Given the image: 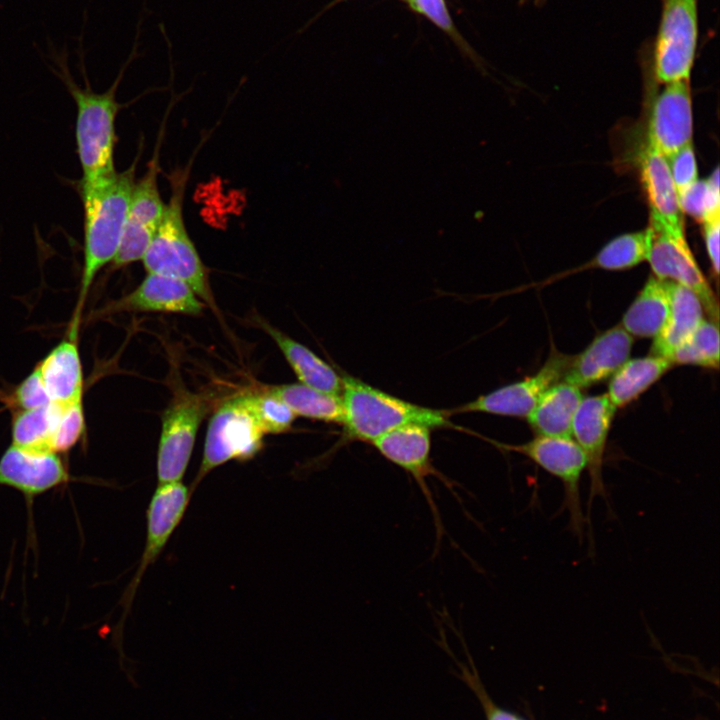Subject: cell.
I'll return each mask as SVG.
<instances>
[{
    "mask_svg": "<svg viewBox=\"0 0 720 720\" xmlns=\"http://www.w3.org/2000/svg\"><path fill=\"white\" fill-rule=\"evenodd\" d=\"M706 251L715 275L719 273L720 219L703 223Z\"/></svg>",
    "mask_w": 720,
    "mask_h": 720,
    "instance_id": "37",
    "label": "cell"
},
{
    "mask_svg": "<svg viewBox=\"0 0 720 720\" xmlns=\"http://www.w3.org/2000/svg\"><path fill=\"white\" fill-rule=\"evenodd\" d=\"M670 306L667 319L653 338L650 354L671 361L674 352L691 336L704 319V308L690 289L668 281Z\"/></svg>",
    "mask_w": 720,
    "mask_h": 720,
    "instance_id": "21",
    "label": "cell"
},
{
    "mask_svg": "<svg viewBox=\"0 0 720 720\" xmlns=\"http://www.w3.org/2000/svg\"><path fill=\"white\" fill-rule=\"evenodd\" d=\"M189 499V489L181 481L158 484L147 509L144 551L138 569L122 598L125 611L133 600L144 572L161 554L181 522Z\"/></svg>",
    "mask_w": 720,
    "mask_h": 720,
    "instance_id": "13",
    "label": "cell"
},
{
    "mask_svg": "<svg viewBox=\"0 0 720 720\" xmlns=\"http://www.w3.org/2000/svg\"><path fill=\"white\" fill-rule=\"evenodd\" d=\"M138 157L122 172L80 181L84 210V257L80 290L72 326L78 330L82 309L91 285L99 271L112 263L120 246L131 193L135 184Z\"/></svg>",
    "mask_w": 720,
    "mask_h": 720,
    "instance_id": "1",
    "label": "cell"
},
{
    "mask_svg": "<svg viewBox=\"0 0 720 720\" xmlns=\"http://www.w3.org/2000/svg\"><path fill=\"white\" fill-rule=\"evenodd\" d=\"M344 1H348V0H334V1L331 2L324 10H326L328 7H332L333 5L338 4V3H340V2H344ZM324 10H323V11H324ZM323 11H322V12H323Z\"/></svg>",
    "mask_w": 720,
    "mask_h": 720,
    "instance_id": "38",
    "label": "cell"
},
{
    "mask_svg": "<svg viewBox=\"0 0 720 720\" xmlns=\"http://www.w3.org/2000/svg\"><path fill=\"white\" fill-rule=\"evenodd\" d=\"M640 172L650 208V227L684 234L683 212L666 157L646 146L640 158Z\"/></svg>",
    "mask_w": 720,
    "mask_h": 720,
    "instance_id": "18",
    "label": "cell"
},
{
    "mask_svg": "<svg viewBox=\"0 0 720 720\" xmlns=\"http://www.w3.org/2000/svg\"><path fill=\"white\" fill-rule=\"evenodd\" d=\"M52 403L67 406L82 401L84 376L78 332L55 346L36 366Z\"/></svg>",
    "mask_w": 720,
    "mask_h": 720,
    "instance_id": "19",
    "label": "cell"
},
{
    "mask_svg": "<svg viewBox=\"0 0 720 720\" xmlns=\"http://www.w3.org/2000/svg\"><path fill=\"white\" fill-rule=\"evenodd\" d=\"M248 399L265 434H280L290 430L297 416L279 397L263 388L257 392H248Z\"/></svg>",
    "mask_w": 720,
    "mask_h": 720,
    "instance_id": "31",
    "label": "cell"
},
{
    "mask_svg": "<svg viewBox=\"0 0 720 720\" xmlns=\"http://www.w3.org/2000/svg\"><path fill=\"white\" fill-rule=\"evenodd\" d=\"M617 408L607 394L588 396L582 399L574 415L571 437L586 457L589 474V493L586 518L589 526V552L594 551L592 532V507L596 498L606 503L612 513L609 495L603 479V463L609 431Z\"/></svg>",
    "mask_w": 720,
    "mask_h": 720,
    "instance_id": "9",
    "label": "cell"
},
{
    "mask_svg": "<svg viewBox=\"0 0 720 720\" xmlns=\"http://www.w3.org/2000/svg\"><path fill=\"white\" fill-rule=\"evenodd\" d=\"M461 678L467 683L471 690L475 693L479 699L486 716V720H518L519 717L511 711H508L497 704L487 694L484 686L482 685L479 677L474 671L473 673L468 670L465 666L460 665Z\"/></svg>",
    "mask_w": 720,
    "mask_h": 720,
    "instance_id": "36",
    "label": "cell"
},
{
    "mask_svg": "<svg viewBox=\"0 0 720 720\" xmlns=\"http://www.w3.org/2000/svg\"><path fill=\"white\" fill-rule=\"evenodd\" d=\"M140 22L137 25L136 41L128 61L114 84L104 93H95L89 87L82 89L70 78L63 77L76 107V143L82 168V181H94L116 171L114 147L116 142L115 120L120 108L116 100V89L123 72L137 56Z\"/></svg>",
    "mask_w": 720,
    "mask_h": 720,
    "instance_id": "4",
    "label": "cell"
},
{
    "mask_svg": "<svg viewBox=\"0 0 720 720\" xmlns=\"http://www.w3.org/2000/svg\"><path fill=\"white\" fill-rule=\"evenodd\" d=\"M518 720H525V719H523V718L519 717V719H518Z\"/></svg>",
    "mask_w": 720,
    "mask_h": 720,
    "instance_id": "39",
    "label": "cell"
},
{
    "mask_svg": "<svg viewBox=\"0 0 720 720\" xmlns=\"http://www.w3.org/2000/svg\"><path fill=\"white\" fill-rule=\"evenodd\" d=\"M499 447L520 453L545 472L558 479L563 486L560 511L568 515L567 529L579 543L589 537V526L583 510L580 482L586 469V457L572 437L536 435L518 445L499 444Z\"/></svg>",
    "mask_w": 720,
    "mask_h": 720,
    "instance_id": "6",
    "label": "cell"
},
{
    "mask_svg": "<svg viewBox=\"0 0 720 720\" xmlns=\"http://www.w3.org/2000/svg\"><path fill=\"white\" fill-rule=\"evenodd\" d=\"M265 435L251 409L248 393L225 400L210 419L194 485L230 460L253 458L262 449Z\"/></svg>",
    "mask_w": 720,
    "mask_h": 720,
    "instance_id": "5",
    "label": "cell"
},
{
    "mask_svg": "<svg viewBox=\"0 0 720 720\" xmlns=\"http://www.w3.org/2000/svg\"><path fill=\"white\" fill-rule=\"evenodd\" d=\"M571 356L553 350L543 366L532 376L500 387L455 412H482L501 416L527 417L541 396L563 380Z\"/></svg>",
    "mask_w": 720,
    "mask_h": 720,
    "instance_id": "11",
    "label": "cell"
},
{
    "mask_svg": "<svg viewBox=\"0 0 720 720\" xmlns=\"http://www.w3.org/2000/svg\"><path fill=\"white\" fill-rule=\"evenodd\" d=\"M346 440L373 442L407 424L449 427L448 412L419 406L341 373Z\"/></svg>",
    "mask_w": 720,
    "mask_h": 720,
    "instance_id": "3",
    "label": "cell"
},
{
    "mask_svg": "<svg viewBox=\"0 0 720 720\" xmlns=\"http://www.w3.org/2000/svg\"><path fill=\"white\" fill-rule=\"evenodd\" d=\"M51 403L37 368L15 388L8 404L16 411L29 410Z\"/></svg>",
    "mask_w": 720,
    "mask_h": 720,
    "instance_id": "34",
    "label": "cell"
},
{
    "mask_svg": "<svg viewBox=\"0 0 720 720\" xmlns=\"http://www.w3.org/2000/svg\"><path fill=\"white\" fill-rule=\"evenodd\" d=\"M668 281L650 276L622 317L620 325L632 337L654 338L669 312Z\"/></svg>",
    "mask_w": 720,
    "mask_h": 720,
    "instance_id": "24",
    "label": "cell"
},
{
    "mask_svg": "<svg viewBox=\"0 0 720 720\" xmlns=\"http://www.w3.org/2000/svg\"><path fill=\"white\" fill-rule=\"evenodd\" d=\"M70 481L68 468L59 454L28 451L11 444L0 457V486L20 492L27 505Z\"/></svg>",
    "mask_w": 720,
    "mask_h": 720,
    "instance_id": "14",
    "label": "cell"
},
{
    "mask_svg": "<svg viewBox=\"0 0 720 720\" xmlns=\"http://www.w3.org/2000/svg\"><path fill=\"white\" fill-rule=\"evenodd\" d=\"M582 399L580 388L562 380L541 396L527 421L536 435L571 437L574 415Z\"/></svg>",
    "mask_w": 720,
    "mask_h": 720,
    "instance_id": "23",
    "label": "cell"
},
{
    "mask_svg": "<svg viewBox=\"0 0 720 720\" xmlns=\"http://www.w3.org/2000/svg\"><path fill=\"white\" fill-rule=\"evenodd\" d=\"M665 85L653 103L647 147L669 157L692 143L693 119L689 81Z\"/></svg>",
    "mask_w": 720,
    "mask_h": 720,
    "instance_id": "16",
    "label": "cell"
},
{
    "mask_svg": "<svg viewBox=\"0 0 720 720\" xmlns=\"http://www.w3.org/2000/svg\"><path fill=\"white\" fill-rule=\"evenodd\" d=\"M265 389L283 400L296 416L338 424L344 422L341 395L322 392L301 383L268 386Z\"/></svg>",
    "mask_w": 720,
    "mask_h": 720,
    "instance_id": "26",
    "label": "cell"
},
{
    "mask_svg": "<svg viewBox=\"0 0 720 720\" xmlns=\"http://www.w3.org/2000/svg\"><path fill=\"white\" fill-rule=\"evenodd\" d=\"M672 366L669 359L652 354L628 359L610 377L606 394L617 409L624 407L650 388Z\"/></svg>",
    "mask_w": 720,
    "mask_h": 720,
    "instance_id": "25",
    "label": "cell"
},
{
    "mask_svg": "<svg viewBox=\"0 0 720 720\" xmlns=\"http://www.w3.org/2000/svg\"><path fill=\"white\" fill-rule=\"evenodd\" d=\"M188 174L172 176V194L163 218L142 258L147 273H157L178 279L217 310L209 281L208 270L200 258L185 226L183 199Z\"/></svg>",
    "mask_w": 720,
    "mask_h": 720,
    "instance_id": "2",
    "label": "cell"
},
{
    "mask_svg": "<svg viewBox=\"0 0 720 720\" xmlns=\"http://www.w3.org/2000/svg\"><path fill=\"white\" fill-rule=\"evenodd\" d=\"M61 406L16 411L11 426L12 445L33 452H53V441Z\"/></svg>",
    "mask_w": 720,
    "mask_h": 720,
    "instance_id": "27",
    "label": "cell"
},
{
    "mask_svg": "<svg viewBox=\"0 0 720 720\" xmlns=\"http://www.w3.org/2000/svg\"><path fill=\"white\" fill-rule=\"evenodd\" d=\"M204 303L184 282L157 273H147L129 294L108 303L95 312L103 317L122 312L174 313L196 316Z\"/></svg>",
    "mask_w": 720,
    "mask_h": 720,
    "instance_id": "15",
    "label": "cell"
},
{
    "mask_svg": "<svg viewBox=\"0 0 720 720\" xmlns=\"http://www.w3.org/2000/svg\"><path fill=\"white\" fill-rule=\"evenodd\" d=\"M209 400L185 387L177 388L164 410L157 451L158 484L179 482L188 467Z\"/></svg>",
    "mask_w": 720,
    "mask_h": 720,
    "instance_id": "7",
    "label": "cell"
},
{
    "mask_svg": "<svg viewBox=\"0 0 720 720\" xmlns=\"http://www.w3.org/2000/svg\"><path fill=\"white\" fill-rule=\"evenodd\" d=\"M683 213L702 223L720 219L719 169L706 180H697L678 195Z\"/></svg>",
    "mask_w": 720,
    "mask_h": 720,
    "instance_id": "30",
    "label": "cell"
},
{
    "mask_svg": "<svg viewBox=\"0 0 720 720\" xmlns=\"http://www.w3.org/2000/svg\"><path fill=\"white\" fill-rule=\"evenodd\" d=\"M654 72L664 84L689 81L698 39L697 0H661Z\"/></svg>",
    "mask_w": 720,
    "mask_h": 720,
    "instance_id": "8",
    "label": "cell"
},
{
    "mask_svg": "<svg viewBox=\"0 0 720 720\" xmlns=\"http://www.w3.org/2000/svg\"><path fill=\"white\" fill-rule=\"evenodd\" d=\"M633 337L619 324L599 335L571 357L563 381L580 389L610 378L630 357Z\"/></svg>",
    "mask_w": 720,
    "mask_h": 720,
    "instance_id": "17",
    "label": "cell"
},
{
    "mask_svg": "<svg viewBox=\"0 0 720 720\" xmlns=\"http://www.w3.org/2000/svg\"><path fill=\"white\" fill-rule=\"evenodd\" d=\"M653 231L654 237L647 261L654 276L693 291L702 302L710 320L718 322L717 298L699 268L684 234Z\"/></svg>",
    "mask_w": 720,
    "mask_h": 720,
    "instance_id": "12",
    "label": "cell"
},
{
    "mask_svg": "<svg viewBox=\"0 0 720 720\" xmlns=\"http://www.w3.org/2000/svg\"><path fill=\"white\" fill-rule=\"evenodd\" d=\"M415 13L425 17L434 26L451 38L465 52L471 53L470 47L458 31L446 0H402Z\"/></svg>",
    "mask_w": 720,
    "mask_h": 720,
    "instance_id": "33",
    "label": "cell"
},
{
    "mask_svg": "<svg viewBox=\"0 0 720 720\" xmlns=\"http://www.w3.org/2000/svg\"><path fill=\"white\" fill-rule=\"evenodd\" d=\"M653 237L654 231L650 226L642 231L622 234L602 247L591 266L609 271L634 267L647 260Z\"/></svg>",
    "mask_w": 720,
    "mask_h": 720,
    "instance_id": "28",
    "label": "cell"
},
{
    "mask_svg": "<svg viewBox=\"0 0 720 720\" xmlns=\"http://www.w3.org/2000/svg\"><path fill=\"white\" fill-rule=\"evenodd\" d=\"M158 169L155 153L146 173L133 186L122 240L112 262L114 268L142 260L163 218L166 204L158 188Z\"/></svg>",
    "mask_w": 720,
    "mask_h": 720,
    "instance_id": "10",
    "label": "cell"
},
{
    "mask_svg": "<svg viewBox=\"0 0 720 720\" xmlns=\"http://www.w3.org/2000/svg\"><path fill=\"white\" fill-rule=\"evenodd\" d=\"M718 322L703 319L689 338L674 352V364L697 365L705 368L719 367Z\"/></svg>",
    "mask_w": 720,
    "mask_h": 720,
    "instance_id": "29",
    "label": "cell"
},
{
    "mask_svg": "<svg viewBox=\"0 0 720 720\" xmlns=\"http://www.w3.org/2000/svg\"><path fill=\"white\" fill-rule=\"evenodd\" d=\"M390 462L406 471L415 481L436 476L431 462V428L407 424L395 428L372 442Z\"/></svg>",
    "mask_w": 720,
    "mask_h": 720,
    "instance_id": "20",
    "label": "cell"
},
{
    "mask_svg": "<svg viewBox=\"0 0 720 720\" xmlns=\"http://www.w3.org/2000/svg\"><path fill=\"white\" fill-rule=\"evenodd\" d=\"M85 429L82 401L61 406L53 441V452L59 455L68 452L81 440Z\"/></svg>",
    "mask_w": 720,
    "mask_h": 720,
    "instance_id": "32",
    "label": "cell"
},
{
    "mask_svg": "<svg viewBox=\"0 0 720 720\" xmlns=\"http://www.w3.org/2000/svg\"><path fill=\"white\" fill-rule=\"evenodd\" d=\"M257 322L274 340L301 384L329 394H342L341 375L328 363L265 320L257 318Z\"/></svg>",
    "mask_w": 720,
    "mask_h": 720,
    "instance_id": "22",
    "label": "cell"
},
{
    "mask_svg": "<svg viewBox=\"0 0 720 720\" xmlns=\"http://www.w3.org/2000/svg\"><path fill=\"white\" fill-rule=\"evenodd\" d=\"M678 195L698 180L697 163L692 143L666 157Z\"/></svg>",
    "mask_w": 720,
    "mask_h": 720,
    "instance_id": "35",
    "label": "cell"
}]
</instances>
